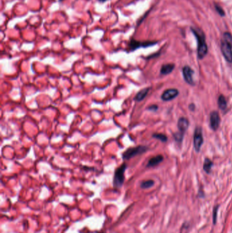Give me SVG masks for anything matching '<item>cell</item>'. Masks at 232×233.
Masks as SVG:
<instances>
[{
    "mask_svg": "<svg viewBox=\"0 0 232 233\" xmlns=\"http://www.w3.org/2000/svg\"><path fill=\"white\" fill-rule=\"evenodd\" d=\"M191 31L196 37L198 41V58L202 59L208 52V46L206 42L205 35L199 29H195L191 27Z\"/></svg>",
    "mask_w": 232,
    "mask_h": 233,
    "instance_id": "obj_1",
    "label": "cell"
},
{
    "mask_svg": "<svg viewBox=\"0 0 232 233\" xmlns=\"http://www.w3.org/2000/svg\"><path fill=\"white\" fill-rule=\"evenodd\" d=\"M127 169V164L124 163L115 170L113 179V185L116 188H119L123 185L125 181V171Z\"/></svg>",
    "mask_w": 232,
    "mask_h": 233,
    "instance_id": "obj_2",
    "label": "cell"
},
{
    "mask_svg": "<svg viewBox=\"0 0 232 233\" xmlns=\"http://www.w3.org/2000/svg\"><path fill=\"white\" fill-rule=\"evenodd\" d=\"M148 150V147L146 146H138L131 147L127 149L123 154V158L124 160H129L138 155H140L145 153Z\"/></svg>",
    "mask_w": 232,
    "mask_h": 233,
    "instance_id": "obj_3",
    "label": "cell"
},
{
    "mask_svg": "<svg viewBox=\"0 0 232 233\" xmlns=\"http://www.w3.org/2000/svg\"><path fill=\"white\" fill-rule=\"evenodd\" d=\"M204 139L202 135V130L201 127H197L195 130L194 136H193V146L194 149L197 152H199L201 147L203 145Z\"/></svg>",
    "mask_w": 232,
    "mask_h": 233,
    "instance_id": "obj_4",
    "label": "cell"
},
{
    "mask_svg": "<svg viewBox=\"0 0 232 233\" xmlns=\"http://www.w3.org/2000/svg\"><path fill=\"white\" fill-rule=\"evenodd\" d=\"M157 44L156 42H150V41H146V42H139L136 40L132 39L131 41L129 42V47L131 51H134L135 50L138 49L140 47H148L153 46V45Z\"/></svg>",
    "mask_w": 232,
    "mask_h": 233,
    "instance_id": "obj_5",
    "label": "cell"
},
{
    "mask_svg": "<svg viewBox=\"0 0 232 233\" xmlns=\"http://www.w3.org/2000/svg\"><path fill=\"white\" fill-rule=\"evenodd\" d=\"M221 49L225 59L229 63H232V46L231 45L223 40L221 42Z\"/></svg>",
    "mask_w": 232,
    "mask_h": 233,
    "instance_id": "obj_6",
    "label": "cell"
},
{
    "mask_svg": "<svg viewBox=\"0 0 232 233\" xmlns=\"http://www.w3.org/2000/svg\"><path fill=\"white\" fill-rule=\"evenodd\" d=\"M183 74L184 81H185L187 83L191 85H195L194 79L193 77L194 71L191 69V67H189L188 66H184L183 68Z\"/></svg>",
    "mask_w": 232,
    "mask_h": 233,
    "instance_id": "obj_7",
    "label": "cell"
},
{
    "mask_svg": "<svg viewBox=\"0 0 232 233\" xmlns=\"http://www.w3.org/2000/svg\"><path fill=\"white\" fill-rule=\"evenodd\" d=\"M221 119L219 117L218 112L213 111L210 115V124L211 128L213 130H216L220 126Z\"/></svg>",
    "mask_w": 232,
    "mask_h": 233,
    "instance_id": "obj_8",
    "label": "cell"
},
{
    "mask_svg": "<svg viewBox=\"0 0 232 233\" xmlns=\"http://www.w3.org/2000/svg\"><path fill=\"white\" fill-rule=\"evenodd\" d=\"M179 91L176 89H168L165 91L161 96V99L163 101H170L178 96Z\"/></svg>",
    "mask_w": 232,
    "mask_h": 233,
    "instance_id": "obj_9",
    "label": "cell"
},
{
    "mask_svg": "<svg viewBox=\"0 0 232 233\" xmlns=\"http://www.w3.org/2000/svg\"><path fill=\"white\" fill-rule=\"evenodd\" d=\"M189 126V122L187 119L184 118V117H181L178 119V127L180 132L184 133L187 129H188Z\"/></svg>",
    "mask_w": 232,
    "mask_h": 233,
    "instance_id": "obj_10",
    "label": "cell"
},
{
    "mask_svg": "<svg viewBox=\"0 0 232 233\" xmlns=\"http://www.w3.org/2000/svg\"><path fill=\"white\" fill-rule=\"evenodd\" d=\"M163 160V157L161 155H158L157 156H154L149 160V161L147 164V167H153L158 165L159 163H161Z\"/></svg>",
    "mask_w": 232,
    "mask_h": 233,
    "instance_id": "obj_11",
    "label": "cell"
},
{
    "mask_svg": "<svg viewBox=\"0 0 232 233\" xmlns=\"http://www.w3.org/2000/svg\"><path fill=\"white\" fill-rule=\"evenodd\" d=\"M175 65L173 64H164L161 66V74L163 75H167L170 74L171 72L174 70Z\"/></svg>",
    "mask_w": 232,
    "mask_h": 233,
    "instance_id": "obj_12",
    "label": "cell"
},
{
    "mask_svg": "<svg viewBox=\"0 0 232 233\" xmlns=\"http://www.w3.org/2000/svg\"><path fill=\"white\" fill-rule=\"evenodd\" d=\"M150 91V88H144L143 89H142L141 91H139L138 94H136V97H135V100L136 101H142V100H144L146 96H147V94H148V92Z\"/></svg>",
    "mask_w": 232,
    "mask_h": 233,
    "instance_id": "obj_13",
    "label": "cell"
},
{
    "mask_svg": "<svg viewBox=\"0 0 232 233\" xmlns=\"http://www.w3.org/2000/svg\"><path fill=\"white\" fill-rule=\"evenodd\" d=\"M218 105L219 109L222 111H225L227 109V106H228V102H227V100L225 97L223 95H220L218 98Z\"/></svg>",
    "mask_w": 232,
    "mask_h": 233,
    "instance_id": "obj_14",
    "label": "cell"
},
{
    "mask_svg": "<svg viewBox=\"0 0 232 233\" xmlns=\"http://www.w3.org/2000/svg\"><path fill=\"white\" fill-rule=\"evenodd\" d=\"M213 166V162H212L208 158H206L205 160H204L203 169L206 173H210V172H211Z\"/></svg>",
    "mask_w": 232,
    "mask_h": 233,
    "instance_id": "obj_15",
    "label": "cell"
},
{
    "mask_svg": "<svg viewBox=\"0 0 232 233\" xmlns=\"http://www.w3.org/2000/svg\"><path fill=\"white\" fill-rule=\"evenodd\" d=\"M154 182L153 180H147V181H144L143 182H142V184L140 185V187L142 189H148L151 187L152 186L154 185Z\"/></svg>",
    "mask_w": 232,
    "mask_h": 233,
    "instance_id": "obj_16",
    "label": "cell"
},
{
    "mask_svg": "<svg viewBox=\"0 0 232 233\" xmlns=\"http://www.w3.org/2000/svg\"><path fill=\"white\" fill-rule=\"evenodd\" d=\"M223 41L226 42L232 46V36L229 32H225L223 34Z\"/></svg>",
    "mask_w": 232,
    "mask_h": 233,
    "instance_id": "obj_17",
    "label": "cell"
},
{
    "mask_svg": "<svg viewBox=\"0 0 232 233\" xmlns=\"http://www.w3.org/2000/svg\"><path fill=\"white\" fill-rule=\"evenodd\" d=\"M153 137L154 138V139L159 140V141H161V142H165L168 141V137L163 134H154L153 135Z\"/></svg>",
    "mask_w": 232,
    "mask_h": 233,
    "instance_id": "obj_18",
    "label": "cell"
},
{
    "mask_svg": "<svg viewBox=\"0 0 232 233\" xmlns=\"http://www.w3.org/2000/svg\"><path fill=\"white\" fill-rule=\"evenodd\" d=\"M184 134L183 132H177V133L174 134V137L176 141L178 142H181L183 140V136H184Z\"/></svg>",
    "mask_w": 232,
    "mask_h": 233,
    "instance_id": "obj_19",
    "label": "cell"
},
{
    "mask_svg": "<svg viewBox=\"0 0 232 233\" xmlns=\"http://www.w3.org/2000/svg\"><path fill=\"white\" fill-rule=\"evenodd\" d=\"M214 7H215L216 11L218 12L219 14L221 15V16H224L225 15V12L224 10L223 9V7H222L221 6H219V5L215 4H214Z\"/></svg>",
    "mask_w": 232,
    "mask_h": 233,
    "instance_id": "obj_20",
    "label": "cell"
},
{
    "mask_svg": "<svg viewBox=\"0 0 232 233\" xmlns=\"http://www.w3.org/2000/svg\"><path fill=\"white\" fill-rule=\"evenodd\" d=\"M217 209H218V207H217L214 208V213H213V222H214V224H216V222Z\"/></svg>",
    "mask_w": 232,
    "mask_h": 233,
    "instance_id": "obj_21",
    "label": "cell"
},
{
    "mask_svg": "<svg viewBox=\"0 0 232 233\" xmlns=\"http://www.w3.org/2000/svg\"><path fill=\"white\" fill-rule=\"evenodd\" d=\"M157 109H158V106H157V105H152V106H150L148 108V110L153 111H156Z\"/></svg>",
    "mask_w": 232,
    "mask_h": 233,
    "instance_id": "obj_22",
    "label": "cell"
},
{
    "mask_svg": "<svg viewBox=\"0 0 232 233\" xmlns=\"http://www.w3.org/2000/svg\"><path fill=\"white\" fill-rule=\"evenodd\" d=\"M189 109H191V111H193L194 109H195V105L194 104H190V106H189Z\"/></svg>",
    "mask_w": 232,
    "mask_h": 233,
    "instance_id": "obj_23",
    "label": "cell"
},
{
    "mask_svg": "<svg viewBox=\"0 0 232 233\" xmlns=\"http://www.w3.org/2000/svg\"><path fill=\"white\" fill-rule=\"evenodd\" d=\"M98 1L99 2H101V3H103V2H106V1H108V0H98Z\"/></svg>",
    "mask_w": 232,
    "mask_h": 233,
    "instance_id": "obj_24",
    "label": "cell"
},
{
    "mask_svg": "<svg viewBox=\"0 0 232 233\" xmlns=\"http://www.w3.org/2000/svg\"><path fill=\"white\" fill-rule=\"evenodd\" d=\"M63 0H59V1H63Z\"/></svg>",
    "mask_w": 232,
    "mask_h": 233,
    "instance_id": "obj_25",
    "label": "cell"
}]
</instances>
